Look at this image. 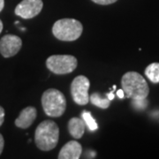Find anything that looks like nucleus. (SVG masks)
I'll return each mask as SVG.
<instances>
[{
  "label": "nucleus",
  "instance_id": "f257e3e1",
  "mask_svg": "<svg viewBox=\"0 0 159 159\" xmlns=\"http://www.w3.org/2000/svg\"><path fill=\"white\" fill-rule=\"evenodd\" d=\"M59 139V128L53 120L46 119L40 123L34 133L36 147L43 151H50L56 148Z\"/></svg>",
  "mask_w": 159,
  "mask_h": 159
},
{
  "label": "nucleus",
  "instance_id": "f03ea898",
  "mask_svg": "<svg viewBox=\"0 0 159 159\" xmlns=\"http://www.w3.org/2000/svg\"><path fill=\"white\" fill-rule=\"evenodd\" d=\"M121 86L125 97L131 99H145L149 93L146 80L137 72L125 73L122 76Z\"/></svg>",
  "mask_w": 159,
  "mask_h": 159
},
{
  "label": "nucleus",
  "instance_id": "7ed1b4c3",
  "mask_svg": "<svg viewBox=\"0 0 159 159\" xmlns=\"http://www.w3.org/2000/svg\"><path fill=\"white\" fill-rule=\"evenodd\" d=\"M42 106L46 115L51 118H58L65 113L66 99L62 92L56 89H50L42 96Z\"/></svg>",
  "mask_w": 159,
  "mask_h": 159
},
{
  "label": "nucleus",
  "instance_id": "20e7f679",
  "mask_svg": "<svg viewBox=\"0 0 159 159\" xmlns=\"http://www.w3.org/2000/svg\"><path fill=\"white\" fill-rule=\"evenodd\" d=\"M82 31V24L74 19L58 20L52 27L53 35L63 42H74L81 35Z\"/></svg>",
  "mask_w": 159,
  "mask_h": 159
},
{
  "label": "nucleus",
  "instance_id": "39448f33",
  "mask_svg": "<svg viewBox=\"0 0 159 159\" xmlns=\"http://www.w3.org/2000/svg\"><path fill=\"white\" fill-rule=\"evenodd\" d=\"M78 61L72 55H52L47 58L46 66L55 74H66L74 72Z\"/></svg>",
  "mask_w": 159,
  "mask_h": 159
},
{
  "label": "nucleus",
  "instance_id": "423d86ee",
  "mask_svg": "<svg viewBox=\"0 0 159 159\" xmlns=\"http://www.w3.org/2000/svg\"><path fill=\"white\" fill-rule=\"evenodd\" d=\"M90 81L84 75L75 77L71 84V95L73 100L78 105H86L89 101V89Z\"/></svg>",
  "mask_w": 159,
  "mask_h": 159
},
{
  "label": "nucleus",
  "instance_id": "0eeeda50",
  "mask_svg": "<svg viewBox=\"0 0 159 159\" xmlns=\"http://www.w3.org/2000/svg\"><path fill=\"white\" fill-rule=\"evenodd\" d=\"M43 7V0H22L15 8V14L25 20L35 17Z\"/></svg>",
  "mask_w": 159,
  "mask_h": 159
},
{
  "label": "nucleus",
  "instance_id": "6e6552de",
  "mask_svg": "<svg viewBox=\"0 0 159 159\" xmlns=\"http://www.w3.org/2000/svg\"><path fill=\"white\" fill-rule=\"evenodd\" d=\"M22 46V40L15 34H6L0 39V53L4 57L15 56Z\"/></svg>",
  "mask_w": 159,
  "mask_h": 159
},
{
  "label": "nucleus",
  "instance_id": "1a4fd4ad",
  "mask_svg": "<svg viewBox=\"0 0 159 159\" xmlns=\"http://www.w3.org/2000/svg\"><path fill=\"white\" fill-rule=\"evenodd\" d=\"M36 116H37V110L33 106L26 107L20 111V116L15 119V125L21 129L29 128L34 123V121L36 119Z\"/></svg>",
  "mask_w": 159,
  "mask_h": 159
},
{
  "label": "nucleus",
  "instance_id": "9d476101",
  "mask_svg": "<svg viewBox=\"0 0 159 159\" xmlns=\"http://www.w3.org/2000/svg\"><path fill=\"white\" fill-rule=\"evenodd\" d=\"M82 147L78 142L70 141L66 143L58 153V159H78L80 157Z\"/></svg>",
  "mask_w": 159,
  "mask_h": 159
},
{
  "label": "nucleus",
  "instance_id": "9b49d317",
  "mask_svg": "<svg viewBox=\"0 0 159 159\" xmlns=\"http://www.w3.org/2000/svg\"><path fill=\"white\" fill-rule=\"evenodd\" d=\"M67 127L71 136H73L76 140H79L84 134L86 124L83 119L79 118H72L69 120Z\"/></svg>",
  "mask_w": 159,
  "mask_h": 159
},
{
  "label": "nucleus",
  "instance_id": "f8f14e48",
  "mask_svg": "<svg viewBox=\"0 0 159 159\" xmlns=\"http://www.w3.org/2000/svg\"><path fill=\"white\" fill-rule=\"evenodd\" d=\"M145 75L152 83H159V63H151L146 67Z\"/></svg>",
  "mask_w": 159,
  "mask_h": 159
},
{
  "label": "nucleus",
  "instance_id": "ddd939ff",
  "mask_svg": "<svg viewBox=\"0 0 159 159\" xmlns=\"http://www.w3.org/2000/svg\"><path fill=\"white\" fill-rule=\"evenodd\" d=\"M89 101L93 105L101 109H107L111 105V100L108 99V97L105 98L98 93H93L89 96Z\"/></svg>",
  "mask_w": 159,
  "mask_h": 159
},
{
  "label": "nucleus",
  "instance_id": "4468645a",
  "mask_svg": "<svg viewBox=\"0 0 159 159\" xmlns=\"http://www.w3.org/2000/svg\"><path fill=\"white\" fill-rule=\"evenodd\" d=\"M82 119L84 120L86 125L89 127V129L90 131H96L98 128L97 123L96 122V120L94 119V118L92 117V115H91L89 111H83V112H82Z\"/></svg>",
  "mask_w": 159,
  "mask_h": 159
},
{
  "label": "nucleus",
  "instance_id": "2eb2a0df",
  "mask_svg": "<svg viewBox=\"0 0 159 159\" xmlns=\"http://www.w3.org/2000/svg\"><path fill=\"white\" fill-rule=\"evenodd\" d=\"M132 105L134 108L137 110H144L148 105V101L147 99H133L132 101Z\"/></svg>",
  "mask_w": 159,
  "mask_h": 159
},
{
  "label": "nucleus",
  "instance_id": "dca6fc26",
  "mask_svg": "<svg viewBox=\"0 0 159 159\" xmlns=\"http://www.w3.org/2000/svg\"><path fill=\"white\" fill-rule=\"evenodd\" d=\"M94 3H96L97 5H102V6H107V5H111L115 2H117L118 0H91Z\"/></svg>",
  "mask_w": 159,
  "mask_h": 159
},
{
  "label": "nucleus",
  "instance_id": "f3484780",
  "mask_svg": "<svg viewBox=\"0 0 159 159\" xmlns=\"http://www.w3.org/2000/svg\"><path fill=\"white\" fill-rule=\"evenodd\" d=\"M5 120V110L2 106H0V126L3 125Z\"/></svg>",
  "mask_w": 159,
  "mask_h": 159
},
{
  "label": "nucleus",
  "instance_id": "a211bd4d",
  "mask_svg": "<svg viewBox=\"0 0 159 159\" xmlns=\"http://www.w3.org/2000/svg\"><path fill=\"white\" fill-rule=\"evenodd\" d=\"M4 146H5V140H4V137H3V135L0 134V155H1L2 152H3Z\"/></svg>",
  "mask_w": 159,
  "mask_h": 159
},
{
  "label": "nucleus",
  "instance_id": "6ab92c4d",
  "mask_svg": "<svg viewBox=\"0 0 159 159\" xmlns=\"http://www.w3.org/2000/svg\"><path fill=\"white\" fill-rule=\"evenodd\" d=\"M117 96H118L120 99L124 98V97H125V93H124L123 89H119V90L117 91Z\"/></svg>",
  "mask_w": 159,
  "mask_h": 159
},
{
  "label": "nucleus",
  "instance_id": "aec40b11",
  "mask_svg": "<svg viewBox=\"0 0 159 159\" xmlns=\"http://www.w3.org/2000/svg\"><path fill=\"white\" fill-rule=\"evenodd\" d=\"M5 6V0H0V12L4 9Z\"/></svg>",
  "mask_w": 159,
  "mask_h": 159
},
{
  "label": "nucleus",
  "instance_id": "412c9836",
  "mask_svg": "<svg viewBox=\"0 0 159 159\" xmlns=\"http://www.w3.org/2000/svg\"><path fill=\"white\" fill-rule=\"evenodd\" d=\"M106 96H107L108 99H110V100H112V99L114 98V94H113V93H109V94H107Z\"/></svg>",
  "mask_w": 159,
  "mask_h": 159
},
{
  "label": "nucleus",
  "instance_id": "4be33fe9",
  "mask_svg": "<svg viewBox=\"0 0 159 159\" xmlns=\"http://www.w3.org/2000/svg\"><path fill=\"white\" fill-rule=\"evenodd\" d=\"M3 28H4V26H3V22H2V20H0V34H1V32L3 31Z\"/></svg>",
  "mask_w": 159,
  "mask_h": 159
}]
</instances>
